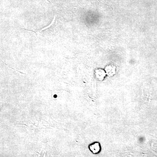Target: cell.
<instances>
[{"label":"cell","instance_id":"6da1fadb","mask_svg":"<svg viewBox=\"0 0 157 157\" xmlns=\"http://www.w3.org/2000/svg\"><path fill=\"white\" fill-rule=\"evenodd\" d=\"M89 149L91 152L94 154L99 153L101 150L100 144L98 142H94L89 145Z\"/></svg>","mask_w":157,"mask_h":157},{"label":"cell","instance_id":"7a4b0ae2","mask_svg":"<svg viewBox=\"0 0 157 157\" xmlns=\"http://www.w3.org/2000/svg\"><path fill=\"white\" fill-rule=\"evenodd\" d=\"M106 74L105 71L102 69H96L95 71V75L96 78L100 81L104 80V78L106 76Z\"/></svg>","mask_w":157,"mask_h":157},{"label":"cell","instance_id":"3957f363","mask_svg":"<svg viewBox=\"0 0 157 157\" xmlns=\"http://www.w3.org/2000/svg\"><path fill=\"white\" fill-rule=\"evenodd\" d=\"M105 72L107 75L110 76H111L115 74V72H116L115 68L112 65H108L106 68Z\"/></svg>","mask_w":157,"mask_h":157}]
</instances>
